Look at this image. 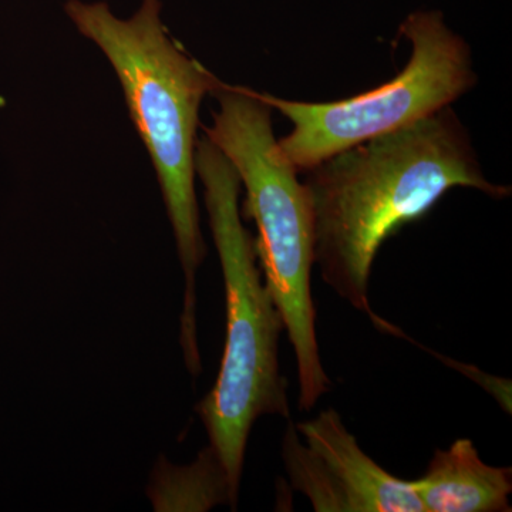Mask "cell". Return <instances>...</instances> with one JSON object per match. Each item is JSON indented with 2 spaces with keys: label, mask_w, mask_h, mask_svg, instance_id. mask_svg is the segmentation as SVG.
Returning a JSON list of instances; mask_svg holds the SVG:
<instances>
[{
  "label": "cell",
  "mask_w": 512,
  "mask_h": 512,
  "mask_svg": "<svg viewBox=\"0 0 512 512\" xmlns=\"http://www.w3.org/2000/svg\"><path fill=\"white\" fill-rule=\"evenodd\" d=\"M400 35L412 43L409 63L390 82L369 92L328 103L258 92L293 124L278 144L296 170L303 173L370 138L426 119L476 86L470 46L448 28L440 12L412 13L400 26Z\"/></svg>",
  "instance_id": "cell-5"
},
{
  "label": "cell",
  "mask_w": 512,
  "mask_h": 512,
  "mask_svg": "<svg viewBox=\"0 0 512 512\" xmlns=\"http://www.w3.org/2000/svg\"><path fill=\"white\" fill-rule=\"evenodd\" d=\"M424 512H510L512 470L488 466L470 439L436 450L412 481Z\"/></svg>",
  "instance_id": "cell-7"
},
{
  "label": "cell",
  "mask_w": 512,
  "mask_h": 512,
  "mask_svg": "<svg viewBox=\"0 0 512 512\" xmlns=\"http://www.w3.org/2000/svg\"><path fill=\"white\" fill-rule=\"evenodd\" d=\"M303 173L320 278L380 330L386 320L372 311L369 284L384 242L426 217L453 188L495 200L511 195L508 185L485 178L470 133L450 106Z\"/></svg>",
  "instance_id": "cell-1"
},
{
  "label": "cell",
  "mask_w": 512,
  "mask_h": 512,
  "mask_svg": "<svg viewBox=\"0 0 512 512\" xmlns=\"http://www.w3.org/2000/svg\"><path fill=\"white\" fill-rule=\"evenodd\" d=\"M282 457L292 487L318 512H424L412 481L367 456L336 410L288 423Z\"/></svg>",
  "instance_id": "cell-6"
},
{
  "label": "cell",
  "mask_w": 512,
  "mask_h": 512,
  "mask_svg": "<svg viewBox=\"0 0 512 512\" xmlns=\"http://www.w3.org/2000/svg\"><path fill=\"white\" fill-rule=\"evenodd\" d=\"M195 173L204 185L227 308L220 372L210 392L198 403L197 413L238 500L255 421L264 416L291 419L279 362L284 320L265 284L255 238L242 222L238 173L207 137L198 138Z\"/></svg>",
  "instance_id": "cell-3"
},
{
  "label": "cell",
  "mask_w": 512,
  "mask_h": 512,
  "mask_svg": "<svg viewBox=\"0 0 512 512\" xmlns=\"http://www.w3.org/2000/svg\"><path fill=\"white\" fill-rule=\"evenodd\" d=\"M160 0H143L130 19L104 2L67 0L76 29L106 55L119 77L128 113L156 168L184 272L180 342L187 369L201 367L197 274L207 255L195 192L200 109L221 80L168 36Z\"/></svg>",
  "instance_id": "cell-2"
},
{
  "label": "cell",
  "mask_w": 512,
  "mask_h": 512,
  "mask_svg": "<svg viewBox=\"0 0 512 512\" xmlns=\"http://www.w3.org/2000/svg\"><path fill=\"white\" fill-rule=\"evenodd\" d=\"M220 104L205 137L227 157L245 188L244 214L254 220L256 255L284 320L296 366L299 407L312 410L332 382L320 359L311 275L315 231L311 202L272 127V107L258 92L222 82L211 94Z\"/></svg>",
  "instance_id": "cell-4"
}]
</instances>
